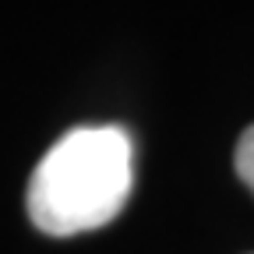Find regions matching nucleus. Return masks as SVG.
<instances>
[{
    "label": "nucleus",
    "instance_id": "obj_1",
    "mask_svg": "<svg viewBox=\"0 0 254 254\" xmlns=\"http://www.w3.org/2000/svg\"><path fill=\"white\" fill-rule=\"evenodd\" d=\"M134 190V145L124 127H74L28 177L25 208L46 237H78L113 222Z\"/></svg>",
    "mask_w": 254,
    "mask_h": 254
},
{
    "label": "nucleus",
    "instance_id": "obj_2",
    "mask_svg": "<svg viewBox=\"0 0 254 254\" xmlns=\"http://www.w3.org/2000/svg\"><path fill=\"white\" fill-rule=\"evenodd\" d=\"M233 163H237V177L247 184V190L254 194V124L247 127V131L240 134L237 141V155H233Z\"/></svg>",
    "mask_w": 254,
    "mask_h": 254
}]
</instances>
